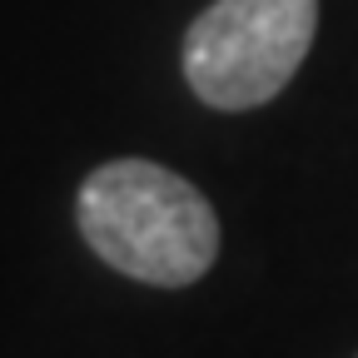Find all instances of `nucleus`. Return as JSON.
Here are the masks:
<instances>
[{"label": "nucleus", "instance_id": "f257e3e1", "mask_svg": "<svg viewBox=\"0 0 358 358\" xmlns=\"http://www.w3.org/2000/svg\"><path fill=\"white\" fill-rule=\"evenodd\" d=\"M75 224L100 264L150 289H189L219 259L214 204L155 159H105L75 194Z\"/></svg>", "mask_w": 358, "mask_h": 358}, {"label": "nucleus", "instance_id": "f03ea898", "mask_svg": "<svg viewBox=\"0 0 358 358\" xmlns=\"http://www.w3.org/2000/svg\"><path fill=\"white\" fill-rule=\"evenodd\" d=\"M319 0H214L179 45V70L209 110H259L284 95L313 50Z\"/></svg>", "mask_w": 358, "mask_h": 358}]
</instances>
